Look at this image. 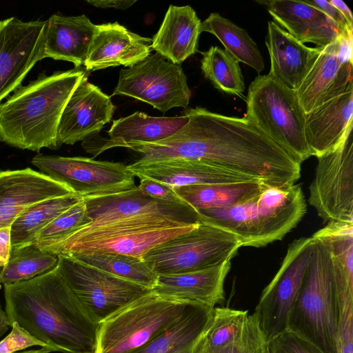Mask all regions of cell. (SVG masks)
I'll use <instances>...</instances> for the list:
<instances>
[{
  "label": "cell",
  "instance_id": "cell-23",
  "mask_svg": "<svg viewBox=\"0 0 353 353\" xmlns=\"http://www.w3.org/2000/svg\"><path fill=\"white\" fill-rule=\"evenodd\" d=\"M231 261L197 271L159 275L152 292L161 297L214 308L224 300V281Z\"/></svg>",
  "mask_w": 353,
  "mask_h": 353
},
{
  "label": "cell",
  "instance_id": "cell-25",
  "mask_svg": "<svg viewBox=\"0 0 353 353\" xmlns=\"http://www.w3.org/2000/svg\"><path fill=\"white\" fill-rule=\"evenodd\" d=\"M128 168L134 176L150 179L172 189L193 185L233 183L256 180L196 160L175 159L146 164L133 163Z\"/></svg>",
  "mask_w": 353,
  "mask_h": 353
},
{
  "label": "cell",
  "instance_id": "cell-28",
  "mask_svg": "<svg viewBox=\"0 0 353 353\" xmlns=\"http://www.w3.org/2000/svg\"><path fill=\"white\" fill-rule=\"evenodd\" d=\"M201 21L190 6L170 5L152 39V49L174 64H181L198 50Z\"/></svg>",
  "mask_w": 353,
  "mask_h": 353
},
{
  "label": "cell",
  "instance_id": "cell-37",
  "mask_svg": "<svg viewBox=\"0 0 353 353\" xmlns=\"http://www.w3.org/2000/svg\"><path fill=\"white\" fill-rule=\"evenodd\" d=\"M92 222L82 199L64 211L37 235L34 243L43 249L57 244Z\"/></svg>",
  "mask_w": 353,
  "mask_h": 353
},
{
  "label": "cell",
  "instance_id": "cell-19",
  "mask_svg": "<svg viewBox=\"0 0 353 353\" xmlns=\"http://www.w3.org/2000/svg\"><path fill=\"white\" fill-rule=\"evenodd\" d=\"M74 194L65 185L29 168L0 172V229L37 202Z\"/></svg>",
  "mask_w": 353,
  "mask_h": 353
},
{
  "label": "cell",
  "instance_id": "cell-46",
  "mask_svg": "<svg viewBox=\"0 0 353 353\" xmlns=\"http://www.w3.org/2000/svg\"><path fill=\"white\" fill-rule=\"evenodd\" d=\"M10 326L8 315L0 305V337L8 330Z\"/></svg>",
  "mask_w": 353,
  "mask_h": 353
},
{
  "label": "cell",
  "instance_id": "cell-40",
  "mask_svg": "<svg viewBox=\"0 0 353 353\" xmlns=\"http://www.w3.org/2000/svg\"><path fill=\"white\" fill-rule=\"evenodd\" d=\"M11 332L0 341V353H14L27 347L45 344L32 336L17 323L11 325Z\"/></svg>",
  "mask_w": 353,
  "mask_h": 353
},
{
  "label": "cell",
  "instance_id": "cell-32",
  "mask_svg": "<svg viewBox=\"0 0 353 353\" xmlns=\"http://www.w3.org/2000/svg\"><path fill=\"white\" fill-rule=\"evenodd\" d=\"M214 35L223 45L225 50L239 62H242L257 72L263 70V57L256 43L248 33L219 13L212 12L201 25V32Z\"/></svg>",
  "mask_w": 353,
  "mask_h": 353
},
{
  "label": "cell",
  "instance_id": "cell-20",
  "mask_svg": "<svg viewBox=\"0 0 353 353\" xmlns=\"http://www.w3.org/2000/svg\"><path fill=\"white\" fill-rule=\"evenodd\" d=\"M152 39L141 37L118 22L97 25L86 60V71L132 66L150 55Z\"/></svg>",
  "mask_w": 353,
  "mask_h": 353
},
{
  "label": "cell",
  "instance_id": "cell-12",
  "mask_svg": "<svg viewBox=\"0 0 353 353\" xmlns=\"http://www.w3.org/2000/svg\"><path fill=\"white\" fill-rule=\"evenodd\" d=\"M313 243L312 236L290 243L279 270L261 295L254 314L267 341L288 330L289 314L307 269Z\"/></svg>",
  "mask_w": 353,
  "mask_h": 353
},
{
  "label": "cell",
  "instance_id": "cell-24",
  "mask_svg": "<svg viewBox=\"0 0 353 353\" xmlns=\"http://www.w3.org/2000/svg\"><path fill=\"white\" fill-rule=\"evenodd\" d=\"M265 45L270 59L268 74L295 91L321 50V48L305 46L272 21L268 23Z\"/></svg>",
  "mask_w": 353,
  "mask_h": 353
},
{
  "label": "cell",
  "instance_id": "cell-47",
  "mask_svg": "<svg viewBox=\"0 0 353 353\" xmlns=\"http://www.w3.org/2000/svg\"><path fill=\"white\" fill-rule=\"evenodd\" d=\"M51 352L50 350L45 347H42L40 350H31L26 352H14V353H49Z\"/></svg>",
  "mask_w": 353,
  "mask_h": 353
},
{
  "label": "cell",
  "instance_id": "cell-45",
  "mask_svg": "<svg viewBox=\"0 0 353 353\" xmlns=\"http://www.w3.org/2000/svg\"><path fill=\"white\" fill-rule=\"evenodd\" d=\"M330 2L339 10L345 19L349 29L353 31V17L348 6L341 0H330Z\"/></svg>",
  "mask_w": 353,
  "mask_h": 353
},
{
  "label": "cell",
  "instance_id": "cell-2",
  "mask_svg": "<svg viewBox=\"0 0 353 353\" xmlns=\"http://www.w3.org/2000/svg\"><path fill=\"white\" fill-rule=\"evenodd\" d=\"M6 312L51 352L94 353L99 324L87 314L57 266L4 286Z\"/></svg>",
  "mask_w": 353,
  "mask_h": 353
},
{
  "label": "cell",
  "instance_id": "cell-39",
  "mask_svg": "<svg viewBox=\"0 0 353 353\" xmlns=\"http://www.w3.org/2000/svg\"><path fill=\"white\" fill-rule=\"evenodd\" d=\"M267 353H323L314 345L286 330L268 341Z\"/></svg>",
  "mask_w": 353,
  "mask_h": 353
},
{
  "label": "cell",
  "instance_id": "cell-34",
  "mask_svg": "<svg viewBox=\"0 0 353 353\" xmlns=\"http://www.w3.org/2000/svg\"><path fill=\"white\" fill-rule=\"evenodd\" d=\"M58 256L35 244L12 248L8 263L0 272V283L5 285L32 279L54 269Z\"/></svg>",
  "mask_w": 353,
  "mask_h": 353
},
{
  "label": "cell",
  "instance_id": "cell-36",
  "mask_svg": "<svg viewBox=\"0 0 353 353\" xmlns=\"http://www.w3.org/2000/svg\"><path fill=\"white\" fill-rule=\"evenodd\" d=\"M201 54V69L205 78L217 90L243 97L245 85L239 62L217 46H211Z\"/></svg>",
  "mask_w": 353,
  "mask_h": 353
},
{
  "label": "cell",
  "instance_id": "cell-31",
  "mask_svg": "<svg viewBox=\"0 0 353 353\" xmlns=\"http://www.w3.org/2000/svg\"><path fill=\"white\" fill-rule=\"evenodd\" d=\"M82 199L76 194H71L48 199L26 208L10 226L12 248L34 244L41 230Z\"/></svg>",
  "mask_w": 353,
  "mask_h": 353
},
{
  "label": "cell",
  "instance_id": "cell-6",
  "mask_svg": "<svg viewBox=\"0 0 353 353\" xmlns=\"http://www.w3.org/2000/svg\"><path fill=\"white\" fill-rule=\"evenodd\" d=\"M245 117L300 164L311 157L305 133V113L296 91L270 74L249 85Z\"/></svg>",
  "mask_w": 353,
  "mask_h": 353
},
{
  "label": "cell",
  "instance_id": "cell-8",
  "mask_svg": "<svg viewBox=\"0 0 353 353\" xmlns=\"http://www.w3.org/2000/svg\"><path fill=\"white\" fill-rule=\"evenodd\" d=\"M241 244L233 234L199 221L148 251L143 260L158 276L200 270L231 261Z\"/></svg>",
  "mask_w": 353,
  "mask_h": 353
},
{
  "label": "cell",
  "instance_id": "cell-1",
  "mask_svg": "<svg viewBox=\"0 0 353 353\" xmlns=\"http://www.w3.org/2000/svg\"><path fill=\"white\" fill-rule=\"evenodd\" d=\"M188 123L170 137L139 143L140 164L170 159L201 161L259 180L289 186L301 176V164L245 117L225 116L202 107L184 112Z\"/></svg>",
  "mask_w": 353,
  "mask_h": 353
},
{
  "label": "cell",
  "instance_id": "cell-16",
  "mask_svg": "<svg viewBox=\"0 0 353 353\" xmlns=\"http://www.w3.org/2000/svg\"><path fill=\"white\" fill-rule=\"evenodd\" d=\"M352 34L345 30L321 48L314 65L296 90L305 114L353 88Z\"/></svg>",
  "mask_w": 353,
  "mask_h": 353
},
{
  "label": "cell",
  "instance_id": "cell-17",
  "mask_svg": "<svg viewBox=\"0 0 353 353\" xmlns=\"http://www.w3.org/2000/svg\"><path fill=\"white\" fill-rule=\"evenodd\" d=\"M46 21H0V102L44 59Z\"/></svg>",
  "mask_w": 353,
  "mask_h": 353
},
{
  "label": "cell",
  "instance_id": "cell-41",
  "mask_svg": "<svg viewBox=\"0 0 353 353\" xmlns=\"http://www.w3.org/2000/svg\"><path fill=\"white\" fill-rule=\"evenodd\" d=\"M139 188L152 199L172 203L187 204L170 187L148 178H140Z\"/></svg>",
  "mask_w": 353,
  "mask_h": 353
},
{
  "label": "cell",
  "instance_id": "cell-44",
  "mask_svg": "<svg viewBox=\"0 0 353 353\" xmlns=\"http://www.w3.org/2000/svg\"><path fill=\"white\" fill-rule=\"evenodd\" d=\"M88 3L101 8L125 10L136 2V0H87Z\"/></svg>",
  "mask_w": 353,
  "mask_h": 353
},
{
  "label": "cell",
  "instance_id": "cell-43",
  "mask_svg": "<svg viewBox=\"0 0 353 353\" xmlns=\"http://www.w3.org/2000/svg\"><path fill=\"white\" fill-rule=\"evenodd\" d=\"M12 250L10 241V226L0 229V267L8 261Z\"/></svg>",
  "mask_w": 353,
  "mask_h": 353
},
{
  "label": "cell",
  "instance_id": "cell-4",
  "mask_svg": "<svg viewBox=\"0 0 353 353\" xmlns=\"http://www.w3.org/2000/svg\"><path fill=\"white\" fill-rule=\"evenodd\" d=\"M307 211L301 185L266 186L255 196L222 208L197 211L203 221L235 235L241 247L261 248L281 241Z\"/></svg>",
  "mask_w": 353,
  "mask_h": 353
},
{
  "label": "cell",
  "instance_id": "cell-15",
  "mask_svg": "<svg viewBox=\"0 0 353 353\" xmlns=\"http://www.w3.org/2000/svg\"><path fill=\"white\" fill-rule=\"evenodd\" d=\"M198 223L181 226L99 228L81 234H74L63 241L42 250L57 256L74 252H105L142 259L155 246L191 230Z\"/></svg>",
  "mask_w": 353,
  "mask_h": 353
},
{
  "label": "cell",
  "instance_id": "cell-35",
  "mask_svg": "<svg viewBox=\"0 0 353 353\" xmlns=\"http://www.w3.org/2000/svg\"><path fill=\"white\" fill-rule=\"evenodd\" d=\"M248 315L246 310L214 307L211 321L192 353H219L239 336Z\"/></svg>",
  "mask_w": 353,
  "mask_h": 353
},
{
  "label": "cell",
  "instance_id": "cell-21",
  "mask_svg": "<svg viewBox=\"0 0 353 353\" xmlns=\"http://www.w3.org/2000/svg\"><path fill=\"white\" fill-rule=\"evenodd\" d=\"M353 127V88L305 114V133L311 157L336 149Z\"/></svg>",
  "mask_w": 353,
  "mask_h": 353
},
{
  "label": "cell",
  "instance_id": "cell-33",
  "mask_svg": "<svg viewBox=\"0 0 353 353\" xmlns=\"http://www.w3.org/2000/svg\"><path fill=\"white\" fill-rule=\"evenodd\" d=\"M63 255L150 290L157 282L158 275L141 258L105 252H74Z\"/></svg>",
  "mask_w": 353,
  "mask_h": 353
},
{
  "label": "cell",
  "instance_id": "cell-14",
  "mask_svg": "<svg viewBox=\"0 0 353 353\" xmlns=\"http://www.w3.org/2000/svg\"><path fill=\"white\" fill-rule=\"evenodd\" d=\"M352 132L336 149L317 157L308 203L325 222L353 223Z\"/></svg>",
  "mask_w": 353,
  "mask_h": 353
},
{
  "label": "cell",
  "instance_id": "cell-11",
  "mask_svg": "<svg viewBox=\"0 0 353 353\" xmlns=\"http://www.w3.org/2000/svg\"><path fill=\"white\" fill-rule=\"evenodd\" d=\"M114 95L134 98L165 113L175 107L185 108L191 91L181 65L156 52L120 70Z\"/></svg>",
  "mask_w": 353,
  "mask_h": 353
},
{
  "label": "cell",
  "instance_id": "cell-13",
  "mask_svg": "<svg viewBox=\"0 0 353 353\" xmlns=\"http://www.w3.org/2000/svg\"><path fill=\"white\" fill-rule=\"evenodd\" d=\"M31 162L42 174L82 198L126 191L136 186L135 176L121 163L43 154L35 155Z\"/></svg>",
  "mask_w": 353,
  "mask_h": 353
},
{
  "label": "cell",
  "instance_id": "cell-27",
  "mask_svg": "<svg viewBox=\"0 0 353 353\" xmlns=\"http://www.w3.org/2000/svg\"><path fill=\"white\" fill-rule=\"evenodd\" d=\"M44 57L72 62L75 68L84 65L97 30L85 15H51L46 21Z\"/></svg>",
  "mask_w": 353,
  "mask_h": 353
},
{
  "label": "cell",
  "instance_id": "cell-42",
  "mask_svg": "<svg viewBox=\"0 0 353 353\" xmlns=\"http://www.w3.org/2000/svg\"><path fill=\"white\" fill-rule=\"evenodd\" d=\"M308 4L319 9L331 19L342 30L349 29L345 19L339 10L336 8L330 1L312 0L305 1ZM350 30V29H349ZM352 31V30H351Z\"/></svg>",
  "mask_w": 353,
  "mask_h": 353
},
{
  "label": "cell",
  "instance_id": "cell-3",
  "mask_svg": "<svg viewBox=\"0 0 353 353\" xmlns=\"http://www.w3.org/2000/svg\"><path fill=\"white\" fill-rule=\"evenodd\" d=\"M85 69L75 68L47 75L43 71L26 85H19L0 104V141L39 152L61 146L57 130L61 114Z\"/></svg>",
  "mask_w": 353,
  "mask_h": 353
},
{
  "label": "cell",
  "instance_id": "cell-29",
  "mask_svg": "<svg viewBox=\"0 0 353 353\" xmlns=\"http://www.w3.org/2000/svg\"><path fill=\"white\" fill-rule=\"evenodd\" d=\"M213 309L194 304L176 323L133 353H192L211 321Z\"/></svg>",
  "mask_w": 353,
  "mask_h": 353
},
{
  "label": "cell",
  "instance_id": "cell-22",
  "mask_svg": "<svg viewBox=\"0 0 353 353\" xmlns=\"http://www.w3.org/2000/svg\"><path fill=\"white\" fill-rule=\"evenodd\" d=\"M257 2L265 5L274 22L302 43H312L318 48H323L343 31L321 10L305 1Z\"/></svg>",
  "mask_w": 353,
  "mask_h": 353
},
{
  "label": "cell",
  "instance_id": "cell-26",
  "mask_svg": "<svg viewBox=\"0 0 353 353\" xmlns=\"http://www.w3.org/2000/svg\"><path fill=\"white\" fill-rule=\"evenodd\" d=\"M188 121V117H152L136 112L128 117L114 120L107 132L108 139H93L92 146L84 148L95 155L108 149L126 146L131 143H152L174 134Z\"/></svg>",
  "mask_w": 353,
  "mask_h": 353
},
{
  "label": "cell",
  "instance_id": "cell-30",
  "mask_svg": "<svg viewBox=\"0 0 353 353\" xmlns=\"http://www.w3.org/2000/svg\"><path fill=\"white\" fill-rule=\"evenodd\" d=\"M268 186L254 180L233 183L202 184L174 188L175 192L196 212L243 203Z\"/></svg>",
  "mask_w": 353,
  "mask_h": 353
},
{
  "label": "cell",
  "instance_id": "cell-10",
  "mask_svg": "<svg viewBox=\"0 0 353 353\" xmlns=\"http://www.w3.org/2000/svg\"><path fill=\"white\" fill-rule=\"evenodd\" d=\"M58 256L57 269L89 317L100 324L152 290L83 263Z\"/></svg>",
  "mask_w": 353,
  "mask_h": 353
},
{
  "label": "cell",
  "instance_id": "cell-7",
  "mask_svg": "<svg viewBox=\"0 0 353 353\" xmlns=\"http://www.w3.org/2000/svg\"><path fill=\"white\" fill-rule=\"evenodd\" d=\"M194 304L151 292L99 324L94 353H133L176 323Z\"/></svg>",
  "mask_w": 353,
  "mask_h": 353
},
{
  "label": "cell",
  "instance_id": "cell-5",
  "mask_svg": "<svg viewBox=\"0 0 353 353\" xmlns=\"http://www.w3.org/2000/svg\"><path fill=\"white\" fill-rule=\"evenodd\" d=\"M313 240L310 261L290 310L288 329L323 353H339V301L331 256L321 241Z\"/></svg>",
  "mask_w": 353,
  "mask_h": 353
},
{
  "label": "cell",
  "instance_id": "cell-18",
  "mask_svg": "<svg viewBox=\"0 0 353 353\" xmlns=\"http://www.w3.org/2000/svg\"><path fill=\"white\" fill-rule=\"evenodd\" d=\"M116 107L110 97L90 83L85 75L66 103L61 116L57 140L74 145L98 133L112 119Z\"/></svg>",
  "mask_w": 353,
  "mask_h": 353
},
{
  "label": "cell",
  "instance_id": "cell-38",
  "mask_svg": "<svg viewBox=\"0 0 353 353\" xmlns=\"http://www.w3.org/2000/svg\"><path fill=\"white\" fill-rule=\"evenodd\" d=\"M267 343L253 313L247 316L239 336L219 353H267Z\"/></svg>",
  "mask_w": 353,
  "mask_h": 353
},
{
  "label": "cell",
  "instance_id": "cell-9",
  "mask_svg": "<svg viewBox=\"0 0 353 353\" xmlns=\"http://www.w3.org/2000/svg\"><path fill=\"white\" fill-rule=\"evenodd\" d=\"M83 199L92 222L74 234L108 225L180 226L199 222L197 212L188 204L152 199L138 186L126 191L86 196Z\"/></svg>",
  "mask_w": 353,
  "mask_h": 353
}]
</instances>
